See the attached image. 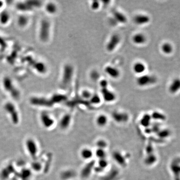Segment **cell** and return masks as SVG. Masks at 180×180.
Here are the masks:
<instances>
[{"label": "cell", "instance_id": "41", "mask_svg": "<svg viewBox=\"0 0 180 180\" xmlns=\"http://www.w3.org/2000/svg\"><path fill=\"white\" fill-rule=\"evenodd\" d=\"M92 94L88 90H85L82 91L81 96L85 100H89L92 97Z\"/></svg>", "mask_w": 180, "mask_h": 180}, {"label": "cell", "instance_id": "8", "mask_svg": "<svg viewBox=\"0 0 180 180\" xmlns=\"http://www.w3.org/2000/svg\"><path fill=\"white\" fill-rule=\"evenodd\" d=\"M121 41V38L119 35L114 34L111 36L107 44L106 49L108 52L114 51L118 47Z\"/></svg>", "mask_w": 180, "mask_h": 180}, {"label": "cell", "instance_id": "30", "mask_svg": "<svg viewBox=\"0 0 180 180\" xmlns=\"http://www.w3.org/2000/svg\"><path fill=\"white\" fill-rule=\"evenodd\" d=\"M81 155L82 158L85 160H89L92 158L93 153L91 150L89 148H84L81 152Z\"/></svg>", "mask_w": 180, "mask_h": 180}, {"label": "cell", "instance_id": "16", "mask_svg": "<svg viewBox=\"0 0 180 180\" xmlns=\"http://www.w3.org/2000/svg\"><path fill=\"white\" fill-rule=\"evenodd\" d=\"M11 20V16L7 11L3 10L0 12V25L5 26L10 23Z\"/></svg>", "mask_w": 180, "mask_h": 180}, {"label": "cell", "instance_id": "10", "mask_svg": "<svg viewBox=\"0 0 180 180\" xmlns=\"http://www.w3.org/2000/svg\"><path fill=\"white\" fill-rule=\"evenodd\" d=\"M101 94L103 99L108 103L112 102L116 99V94L108 88H101Z\"/></svg>", "mask_w": 180, "mask_h": 180}, {"label": "cell", "instance_id": "19", "mask_svg": "<svg viewBox=\"0 0 180 180\" xmlns=\"http://www.w3.org/2000/svg\"><path fill=\"white\" fill-rule=\"evenodd\" d=\"M28 150L33 158H35L37 155V147L36 144L33 140H28L26 143Z\"/></svg>", "mask_w": 180, "mask_h": 180}, {"label": "cell", "instance_id": "38", "mask_svg": "<svg viewBox=\"0 0 180 180\" xmlns=\"http://www.w3.org/2000/svg\"><path fill=\"white\" fill-rule=\"evenodd\" d=\"M96 155L97 157L99 159H106L107 156L106 152L105 150L97 149L96 151Z\"/></svg>", "mask_w": 180, "mask_h": 180}, {"label": "cell", "instance_id": "12", "mask_svg": "<svg viewBox=\"0 0 180 180\" xmlns=\"http://www.w3.org/2000/svg\"><path fill=\"white\" fill-rule=\"evenodd\" d=\"M112 157L115 161L119 165L122 167H126L127 165L125 156H124L121 152L117 151L114 152L112 153Z\"/></svg>", "mask_w": 180, "mask_h": 180}, {"label": "cell", "instance_id": "31", "mask_svg": "<svg viewBox=\"0 0 180 180\" xmlns=\"http://www.w3.org/2000/svg\"><path fill=\"white\" fill-rule=\"evenodd\" d=\"M14 171V169L13 166L12 165H10L2 171L1 175V177L3 179L7 178L10 176V174H12Z\"/></svg>", "mask_w": 180, "mask_h": 180}, {"label": "cell", "instance_id": "2", "mask_svg": "<svg viewBox=\"0 0 180 180\" xmlns=\"http://www.w3.org/2000/svg\"><path fill=\"white\" fill-rule=\"evenodd\" d=\"M51 23L47 19L42 20L39 25L38 37L42 42L46 43L50 38Z\"/></svg>", "mask_w": 180, "mask_h": 180}, {"label": "cell", "instance_id": "24", "mask_svg": "<svg viewBox=\"0 0 180 180\" xmlns=\"http://www.w3.org/2000/svg\"><path fill=\"white\" fill-rule=\"evenodd\" d=\"M132 41L136 45H143L147 41V38L142 33H137L134 35L132 38Z\"/></svg>", "mask_w": 180, "mask_h": 180}, {"label": "cell", "instance_id": "37", "mask_svg": "<svg viewBox=\"0 0 180 180\" xmlns=\"http://www.w3.org/2000/svg\"><path fill=\"white\" fill-rule=\"evenodd\" d=\"M152 118L154 120H162L165 121L166 120V116L162 113L158 112H154L151 115Z\"/></svg>", "mask_w": 180, "mask_h": 180}, {"label": "cell", "instance_id": "39", "mask_svg": "<svg viewBox=\"0 0 180 180\" xmlns=\"http://www.w3.org/2000/svg\"><path fill=\"white\" fill-rule=\"evenodd\" d=\"M170 134V131L167 129L160 131L158 133V136L161 139L166 138L167 137H169Z\"/></svg>", "mask_w": 180, "mask_h": 180}, {"label": "cell", "instance_id": "28", "mask_svg": "<svg viewBox=\"0 0 180 180\" xmlns=\"http://www.w3.org/2000/svg\"><path fill=\"white\" fill-rule=\"evenodd\" d=\"M76 173L74 171L67 170L62 173L61 177L62 179L64 180H69L75 177Z\"/></svg>", "mask_w": 180, "mask_h": 180}, {"label": "cell", "instance_id": "45", "mask_svg": "<svg viewBox=\"0 0 180 180\" xmlns=\"http://www.w3.org/2000/svg\"><path fill=\"white\" fill-rule=\"evenodd\" d=\"M146 151L148 155L153 154L154 149H153V146L151 144L149 143L147 145V146L146 148Z\"/></svg>", "mask_w": 180, "mask_h": 180}, {"label": "cell", "instance_id": "25", "mask_svg": "<svg viewBox=\"0 0 180 180\" xmlns=\"http://www.w3.org/2000/svg\"><path fill=\"white\" fill-rule=\"evenodd\" d=\"M146 69V67L144 63L137 62L133 66V70L135 73L137 74H143Z\"/></svg>", "mask_w": 180, "mask_h": 180}, {"label": "cell", "instance_id": "49", "mask_svg": "<svg viewBox=\"0 0 180 180\" xmlns=\"http://www.w3.org/2000/svg\"><path fill=\"white\" fill-rule=\"evenodd\" d=\"M91 77L92 78V79L93 80H96L97 79L99 78V74L97 72H93L91 74Z\"/></svg>", "mask_w": 180, "mask_h": 180}, {"label": "cell", "instance_id": "5", "mask_svg": "<svg viewBox=\"0 0 180 180\" xmlns=\"http://www.w3.org/2000/svg\"><path fill=\"white\" fill-rule=\"evenodd\" d=\"M30 103L34 106L45 107H51L54 105L50 98L43 97H33L30 99Z\"/></svg>", "mask_w": 180, "mask_h": 180}, {"label": "cell", "instance_id": "11", "mask_svg": "<svg viewBox=\"0 0 180 180\" xmlns=\"http://www.w3.org/2000/svg\"><path fill=\"white\" fill-rule=\"evenodd\" d=\"M95 167V161H91L88 163L81 171V177L84 179L88 178L91 175Z\"/></svg>", "mask_w": 180, "mask_h": 180}, {"label": "cell", "instance_id": "7", "mask_svg": "<svg viewBox=\"0 0 180 180\" xmlns=\"http://www.w3.org/2000/svg\"><path fill=\"white\" fill-rule=\"evenodd\" d=\"M4 109L10 115L13 122L14 124H17L19 121V118L18 111L14 105L10 102H7L5 104Z\"/></svg>", "mask_w": 180, "mask_h": 180}, {"label": "cell", "instance_id": "51", "mask_svg": "<svg viewBox=\"0 0 180 180\" xmlns=\"http://www.w3.org/2000/svg\"><path fill=\"white\" fill-rule=\"evenodd\" d=\"M5 7V3L3 1H0V12L3 10V8Z\"/></svg>", "mask_w": 180, "mask_h": 180}, {"label": "cell", "instance_id": "18", "mask_svg": "<svg viewBox=\"0 0 180 180\" xmlns=\"http://www.w3.org/2000/svg\"><path fill=\"white\" fill-rule=\"evenodd\" d=\"M112 16L113 19L117 23L125 24L128 21L127 17L124 14L117 10H115L112 12Z\"/></svg>", "mask_w": 180, "mask_h": 180}, {"label": "cell", "instance_id": "4", "mask_svg": "<svg viewBox=\"0 0 180 180\" xmlns=\"http://www.w3.org/2000/svg\"><path fill=\"white\" fill-rule=\"evenodd\" d=\"M40 1H29L20 2L17 4L16 9L21 13H27L32 12L34 9L39 8L42 5Z\"/></svg>", "mask_w": 180, "mask_h": 180}, {"label": "cell", "instance_id": "50", "mask_svg": "<svg viewBox=\"0 0 180 180\" xmlns=\"http://www.w3.org/2000/svg\"><path fill=\"white\" fill-rule=\"evenodd\" d=\"M94 170L95 171L96 173H102V172H103V171L104 170L102 169L101 168H100V167H99V166H95L94 169Z\"/></svg>", "mask_w": 180, "mask_h": 180}, {"label": "cell", "instance_id": "26", "mask_svg": "<svg viewBox=\"0 0 180 180\" xmlns=\"http://www.w3.org/2000/svg\"><path fill=\"white\" fill-rule=\"evenodd\" d=\"M119 171L117 169H112L103 177L102 180H115L119 176Z\"/></svg>", "mask_w": 180, "mask_h": 180}, {"label": "cell", "instance_id": "14", "mask_svg": "<svg viewBox=\"0 0 180 180\" xmlns=\"http://www.w3.org/2000/svg\"><path fill=\"white\" fill-rule=\"evenodd\" d=\"M104 70L108 76L112 79H117L120 76V72L119 70L113 66H106Z\"/></svg>", "mask_w": 180, "mask_h": 180}, {"label": "cell", "instance_id": "21", "mask_svg": "<svg viewBox=\"0 0 180 180\" xmlns=\"http://www.w3.org/2000/svg\"><path fill=\"white\" fill-rule=\"evenodd\" d=\"M180 90V79L175 78L169 86V91L171 94H175Z\"/></svg>", "mask_w": 180, "mask_h": 180}, {"label": "cell", "instance_id": "34", "mask_svg": "<svg viewBox=\"0 0 180 180\" xmlns=\"http://www.w3.org/2000/svg\"><path fill=\"white\" fill-rule=\"evenodd\" d=\"M171 168L175 175V179L180 178V166L178 164L173 162Z\"/></svg>", "mask_w": 180, "mask_h": 180}, {"label": "cell", "instance_id": "27", "mask_svg": "<svg viewBox=\"0 0 180 180\" xmlns=\"http://www.w3.org/2000/svg\"><path fill=\"white\" fill-rule=\"evenodd\" d=\"M45 11L50 15H54L57 11V7L53 2H49L45 6Z\"/></svg>", "mask_w": 180, "mask_h": 180}, {"label": "cell", "instance_id": "9", "mask_svg": "<svg viewBox=\"0 0 180 180\" xmlns=\"http://www.w3.org/2000/svg\"><path fill=\"white\" fill-rule=\"evenodd\" d=\"M112 117L114 121L118 123H125L129 121V115L127 112L114 111L112 114Z\"/></svg>", "mask_w": 180, "mask_h": 180}, {"label": "cell", "instance_id": "47", "mask_svg": "<svg viewBox=\"0 0 180 180\" xmlns=\"http://www.w3.org/2000/svg\"><path fill=\"white\" fill-rule=\"evenodd\" d=\"M100 86L101 88H108V82L106 80H102L100 82Z\"/></svg>", "mask_w": 180, "mask_h": 180}, {"label": "cell", "instance_id": "32", "mask_svg": "<svg viewBox=\"0 0 180 180\" xmlns=\"http://www.w3.org/2000/svg\"><path fill=\"white\" fill-rule=\"evenodd\" d=\"M151 119V116L149 114H145L141 119L140 124L142 126L147 128L150 125Z\"/></svg>", "mask_w": 180, "mask_h": 180}, {"label": "cell", "instance_id": "1", "mask_svg": "<svg viewBox=\"0 0 180 180\" xmlns=\"http://www.w3.org/2000/svg\"><path fill=\"white\" fill-rule=\"evenodd\" d=\"M2 85L5 92L9 94L13 99L18 100L20 98L21 93L19 89L10 77H4L2 79Z\"/></svg>", "mask_w": 180, "mask_h": 180}, {"label": "cell", "instance_id": "3", "mask_svg": "<svg viewBox=\"0 0 180 180\" xmlns=\"http://www.w3.org/2000/svg\"><path fill=\"white\" fill-rule=\"evenodd\" d=\"M74 73V67L72 65L67 64L64 66L61 80V86L63 88H67L70 85Z\"/></svg>", "mask_w": 180, "mask_h": 180}, {"label": "cell", "instance_id": "13", "mask_svg": "<svg viewBox=\"0 0 180 180\" xmlns=\"http://www.w3.org/2000/svg\"><path fill=\"white\" fill-rule=\"evenodd\" d=\"M42 124L46 128H50L53 125L54 120L47 112H44L41 115Z\"/></svg>", "mask_w": 180, "mask_h": 180}, {"label": "cell", "instance_id": "20", "mask_svg": "<svg viewBox=\"0 0 180 180\" xmlns=\"http://www.w3.org/2000/svg\"><path fill=\"white\" fill-rule=\"evenodd\" d=\"M34 69L36 72L40 74H45L47 72V67L45 63L41 61H37L34 64Z\"/></svg>", "mask_w": 180, "mask_h": 180}, {"label": "cell", "instance_id": "43", "mask_svg": "<svg viewBox=\"0 0 180 180\" xmlns=\"http://www.w3.org/2000/svg\"><path fill=\"white\" fill-rule=\"evenodd\" d=\"M31 176V173L29 170H24L22 172L21 177L22 180H27Z\"/></svg>", "mask_w": 180, "mask_h": 180}, {"label": "cell", "instance_id": "52", "mask_svg": "<svg viewBox=\"0 0 180 180\" xmlns=\"http://www.w3.org/2000/svg\"><path fill=\"white\" fill-rule=\"evenodd\" d=\"M146 132L147 133L150 134L151 133V132H152V130L151 129H150L149 128H147L146 129Z\"/></svg>", "mask_w": 180, "mask_h": 180}, {"label": "cell", "instance_id": "6", "mask_svg": "<svg viewBox=\"0 0 180 180\" xmlns=\"http://www.w3.org/2000/svg\"><path fill=\"white\" fill-rule=\"evenodd\" d=\"M157 79L155 77L149 75H144L139 77L137 79L136 82L138 85L140 87H146L156 83Z\"/></svg>", "mask_w": 180, "mask_h": 180}, {"label": "cell", "instance_id": "40", "mask_svg": "<svg viewBox=\"0 0 180 180\" xmlns=\"http://www.w3.org/2000/svg\"><path fill=\"white\" fill-rule=\"evenodd\" d=\"M96 146L98 149L105 150L108 146V144L106 141L104 140H99L96 142Z\"/></svg>", "mask_w": 180, "mask_h": 180}, {"label": "cell", "instance_id": "15", "mask_svg": "<svg viewBox=\"0 0 180 180\" xmlns=\"http://www.w3.org/2000/svg\"><path fill=\"white\" fill-rule=\"evenodd\" d=\"M134 22L138 25H144L148 24L150 21L149 17L143 14L136 15L133 19Z\"/></svg>", "mask_w": 180, "mask_h": 180}, {"label": "cell", "instance_id": "23", "mask_svg": "<svg viewBox=\"0 0 180 180\" xmlns=\"http://www.w3.org/2000/svg\"><path fill=\"white\" fill-rule=\"evenodd\" d=\"M30 19L25 14L20 15L17 19V25L20 28H24L27 27L29 25Z\"/></svg>", "mask_w": 180, "mask_h": 180}, {"label": "cell", "instance_id": "48", "mask_svg": "<svg viewBox=\"0 0 180 180\" xmlns=\"http://www.w3.org/2000/svg\"><path fill=\"white\" fill-rule=\"evenodd\" d=\"M152 132H156L158 133L160 131L159 125L158 124H154L152 127V129H151Z\"/></svg>", "mask_w": 180, "mask_h": 180}, {"label": "cell", "instance_id": "22", "mask_svg": "<svg viewBox=\"0 0 180 180\" xmlns=\"http://www.w3.org/2000/svg\"><path fill=\"white\" fill-rule=\"evenodd\" d=\"M67 97L66 95L61 94H55L52 96L50 98V99L53 105L64 102L67 101Z\"/></svg>", "mask_w": 180, "mask_h": 180}, {"label": "cell", "instance_id": "17", "mask_svg": "<svg viewBox=\"0 0 180 180\" xmlns=\"http://www.w3.org/2000/svg\"><path fill=\"white\" fill-rule=\"evenodd\" d=\"M72 117L69 114H66L63 116L60 121L59 126L61 129L66 130L69 127L71 123Z\"/></svg>", "mask_w": 180, "mask_h": 180}, {"label": "cell", "instance_id": "44", "mask_svg": "<svg viewBox=\"0 0 180 180\" xmlns=\"http://www.w3.org/2000/svg\"><path fill=\"white\" fill-rule=\"evenodd\" d=\"M100 7V3L97 1H94L91 4V8L92 10L96 11L98 10Z\"/></svg>", "mask_w": 180, "mask_h": 180}, {"label": "cell", "instance_id": "29", "mask_svg": "<svg viewBox=\"0 0 180 180\" xmlns=\"http://www.w3.org/2000/svg\"><path fill=\"white\" fill-rule=\"evenodd\" d=\"M108 118L105 115H100L97 118L96 123L99 127H105L108 123Z\"/></svg>", "mask_w": 180, "mask_h": 180}, {"label": "cell", "instance_id": "42", "mask_svg": "<svg viewBox=\"0 0 180 180\" xmlns=\"http://www.w3.org/2000/svg\"><path fill=\"white\" fill-rule=\"evenodd\" d=\"M98 166L101 168L102 169L104 170L108 166V162L106 159H99L98 163Z\"/></svg>", "mask_w": 180, "mask_h": 180}, {"label": "cell", "instance_id": "46", "mask_svg": "<svg viewBox=\"0 0 180 180\" xmlns=\"http://www.w3.org/2000/svg\"><path fill=\"white\" fill-rule=\"evenodd\" d=\"M32 167L35 170L37 171H39L42 169V165L40 163H34L33 164Z\"/></svg>", "mask_w": 180, "mask_h": 180}, {"label": "cell", "instance_id": "36", "mask_svg": "<svg viewBox=\"0 0 180 180\" xmlns=\"http://www.w3.org/2000/svg\"><path fill=\"white\" fill-rule=\"evenodd\" d=\"M90 104L92 105H98L101 102V99L100 96L98 94H93L92 95L91 98L89 100Z\"/></svg>", "mask_w": 180, "mask_h": 180}, {"label": "cell", "instance_id": "53", "mask_svg": "<svg viewBox=\"0 0 180 180\" xmlns=\"http://www.w3.org/2000/svg\"><path fill=\"white\" fill-rule=\"evenodd\" d=\"M174 163H175L178 164H180V158H177L175 160Z\"/></svg>", "mask_w": 180, "mask_h": 180}, {"label": "cell", "instance_id": "35", "mask_svg": "<svg viewBox=\"0 0 180 180\" xmlns=\"http://www.w3.org/2000/svg\"><path fill=\"white\" fill-rule=\"evenodd\" d=\"M157 161V157L155 155L151 154L148 155L145 160V163L147 165L151 166L154 164Z\"/></svg>", "mask_w": 180, "mask_h": 180}, {"label": "cell", "instance_id": "33", "mask_svg": "<svg viewBox=\"0 0 180 180\" xmlns=\"http://www.w3.org/2000/svg\"><path fill=\"white\" fill-rule=\"evenodd\" d=\"M161 50L162 51L163 53L166 55H169L172 53L173 50V48L170 43H165L162 46Z\"/></svg>", "mask_w": 180, "mask_h": 180}]
</instances>
